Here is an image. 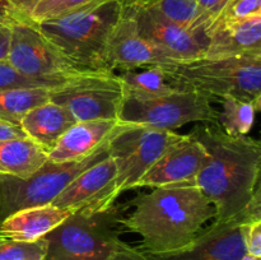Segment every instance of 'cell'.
<instances>
[{
  "label": "cell",
  "instance_id": "12",
  "mask_svg": "<svg viewBox=\"0 0 261 260\" xmlns=\"http://www.w3.org/2000/svg\"><path fill=\"white\" fill-rule=\"evenodd\" d=\"M144 252V251H143ZM148 260H242L246 255L241 222L214 221L185 246L167 252H144Z\"/></svg>",
  "mask_w": 261,
  "mask_h": 260
},
{
  "label": "cell",
  "instance_id": "23",
  "mask_svg": "<svg viewBox=\"0 0 261 260\" xmlns=\"http://www.w3.org/2000/svg\"><path fill=\"white\" fill-rule=\"evenodd\" d=\"M222 111L217 115V122L226 134L242 137L252 129L256 112L261 109V102L244 101L233 96L219 99Z\"/></svg>",
  "mask_w": 261,
  "mask_h": 260
},
{
  "label": "cell",
  "instance_id": "7",
  "mask_svg": "<svg viewBox=\"0 0 261 260\" xmlns=\"http://www.w3.org/2000/svg\"><path fill=\"white\" fill-rule=\"evenodd\" d=\"M5 61L22 75L51 87L94 71L76 65L63 55L30 22L10 23L9 48Z\"/></svg>",
  "mask_w": 261,
  "mask_h": 260
},
{
  "label": "cell",
  "instance_id": "34",
  "mask_svg": "<svg viewBox=\"0 0 261 260\" xmlns=\"http://www.w3.org/2000/svg\"><path fill=\"white\" fill-rule=\"evenodd\" d=\"M12 138H27L19 126L5 124L0 121V140L12 139Z\"/></svg>",
  "mask_w": 261,
  "mask_h": 260
},
{
  "label": "cell",
  "instance_id": "31",
  "mask_svg": "<svg viewBox=\"0 0 261 260\" xmlns=\"http://www.w3.org/2000/svg\"><path fill=\"white\" fill-rule=\"evenodd\" d=\"M228 3L229 0H196V4L200 9L201 17H203L206 36H208L209 28L218 19V17L222 14Z\"/></svg>",
  "mask_w": 261,
  "mask_h": 260
},
{
  "label": "cell",
  "instance_id": "16",
  "mask_svg": "<svg viewBox=\"0 0 261 260\" xmlns=\"http://www.w3.org/2000/svg\"><path fill=\"white\" fill-rule=\"evenodd\" d=\"M172 63L176 61L138 33L135 20L125 10L107 42L106 64L109 70H130L148 65Z\"/></svg>",
  "mask_w": 261,
  "mask_h": 260
},
{
  "label": "cell",
  "instance_id": "14",
  "mask_svg": "<svg viewBox=\"0 0 261 260\" xmlns=\"http://www.w3.org/2000/svg\"><path fill=\"white\" fill-rule=\"evenodd\" d=\"M117 170L111 155L79 173L53 201V205L74 213L84 209H102L115 204Z\"/></svg>",
  "mask_w": 261,
  "mask_h": 260
},
{
  "label": "cell",
  "instance_id": "6",
  "mask_svg": "<svg viewBox=\"0 0 261 260\" xmlns=\"http://www.w3.org/2000/svg\"><path fill=\"white\" fill-rule=\"evenodd\" d=\"M109 145L75 162L46 161L24 178L0 175V222L22 209L53 203L79 173L109 155Z\"/></svg>",
  "mask_w": 261,
  "mask_h": 260
},
{
  "label": "cell",
  "instance_id": "15",
  "mask_svg": "<svg viewBox=\"0 0 261 260\" xmlns=\"http://www.w3.org/2000/svg\"><path fill=\"white\" fill-rule=\"evenodd\" d=\"M133 124L120 120L75 121L47 153V161L55 163L75 162L107 147L115 137Z\"/></svg>",
  "mask_w": 261,
  "mask_h": 260
},
{
  "label": "cell",
  "instance_id": "28",
  "mask_svg": "<svg viewBox=\"0 0 261 260\" xmlns=\"http://www.w3.org/2000/svg\"><path fill=\"white\" fill-rule=\"evenodd\" d=\"M35 87H47L54 88L42 82L33 81L18 73L7 61H0V89L9 88H35Z\"/></svg>",
  "mask_w": 261,
  "mask_h": 260
},
{
  "label": "cell",
  "instance_id": "25",
  "mask_svg": "<svg viewBox=\"0 0 261 260\" xmlns=\"http://www.w3.org/2000/svg\"><path fill=\"white\" fill-rule=\"evenodd\" d=\"M96 2L98 0H41L31 15L30 23L38 24V23L59 19Z\"/></svg>",
  "mask_w": 261,
  "mask_h": 260
},
{
  "label": "cell",
  "instance_id": "30",
  "mask_svg": "<svg viewBox=\"0 0 261 260\" xmlns=\"http://www.w3.org/2000/svg\"><path fill=\"white\" fill-rule=\"evenodd\" d=\"M246 255L261 259V221L241 223Z\"/></svg>",
  "mask_w": 261,
  "mask_h": 260
},
{
  "label": "cell",
  "instance_id": "32",
  "mask_svg": "<svg viewBox=\"0 0 261 260\" xmlns=\"http://www.w3.org/2000/svg\"><path fill=\"white\" fill-rule=\"evenodd\" d=\"M109 260H148L144 252L139 247H133L120 241L119 245L115 247L114 252L111 254Z\"/></svg>",
  "mask_w": 261,
  "mask_h": 260
},
{
  "label": "cell",
  "instance_id": "10",
  "mask_svg": "<svg viewBox=\"0 0 261 260\" xmlns=\"http://www.w3.org/2000/svg\"><path fill=\"white\" fill-rule=\"evenodd\" d=\"M180 135L173 130L133 124L115 137L109 145V154L116 163V195L134 189L166 148Z\"/></svg>",
  "mask_w": 261,
  "mask_h": 260
},
{
  "label": "cell",
  "instance_id": "8",
  "mask_svg": "<svg viewBox=\"0 0 261 260\" xmlns=\"http://www.w3.org/2000/svg\"><path fill=\"white\" fill-rule=\"evenodd\" d=\"M213 99L190 89L150 98L125 94L119 120L127 124L173 130L190 122H217Z\"/></svg>",
  "mask_w": 261,
  "mask_h": 260
},
{
  "label": "cell",
  "instance_id": "21",
  "mask_svg": "<svg viewBox=\"0 0 261 260\" xmlns=\"http://www.w3.org/2000/svg\"><path fill=\"white\" fill-rule=\"evenodd\" d=\"M130 70H122L119 78L124 86L125 94L140 98L161 97L178 91L177 86L167 74L163 65H148Z\"/></svg>",
  "mask_w": 261,
  "mask_h": 260
},
{
  "label": "cell",
  "instance_id": "18",
  "mask_svg": "<svg viewBox=\"0 0 261 260\" xmlns=\"http://www.w3.org/2000/svg\"><path fill=\"white\" fill-rule=\"evenodd\" d=\"M70 212L53 204L22 209L0 222V237L17 241H36L58 227Z\"/></svg>",
  "mask_w": 261,
  "mask_h": 260
},
{
  "label": "cell",
  "instance_id": "24",
  "mask_svg": "<svg viewBox=\"0 0 261 260\" xmlns=\"http://www.w3.org/2000/svg\"><path fill=\"white\" fill-rule=\"evenodd\" d=\"M138 2L148 5L167 20L190 32L206 36L203 17L196 4V0H138Z\"/></svg>",
  "mask_w": 261,
  "mask_h": 260
},
{
  "label": "cell",
  "instance_id": "3",
  "mask_svg": "<svg viewBox=\"0 0 261 260\" xmlns=\"http://www.w3.org/2000/svg\"><path fill=\"white\" fill-rule=\"evenodd\" d=\"M126 0H98L81 10L35 24L37 30L76 65L94 71H111L106 47L112 31L125 13Z\"/></svg>",
  "mask_w": 261,
  "mask_h": 260
},
{
  "label": "cell",
  "instance_id": "19",
  "mask_svg": "<svg viewBox=\"0 0 261 260\" xmlns=\"http://www.w3.org/2000/svg\"><path fill=\"white\" fill-rule=\"evenodd\" d=\"M74 122L75 120L65 107L47 101L31 110L19 126L25 137L47 154Z\"/></svg>",
  "mask_w": 261,
  "mask_h": 260
},
{
  "label": "cell",
  "instance_id": "27",
  "mask_svg": "<svg viewBox=\"0 0 261 260\" xmlns=\"http://www.w3.org/2000/svg\"><path fill=\"white\" fill-rule=\"evenodd\" d=\"M257 14H261V0H229L227 7L214 23L240 20Z\"/></svg>",
  "mask_w": 261,
  "mask_h": 260
},
{
  "label": "cell",
  "instance_id": "29",
  "mask_svg": "<svg viewBox=\"0 0 261 260\" xmlns=\"http://www.w3.org/2000/svg\"><path fill=\"white\" fill-rule=\"evenodd\" d=\"M41 0H0V8L10 22H30Z\"/></svg>",
  "mask_w": 261,
  "mask_h": 260
},
{
  "label": "cell",
  "instance_id": "9",
  "mask_svg": "<svg viewBox=\"0 0 261 260\" xmlns=\"http://www.w3.org/2000/svg\"><path fill=\"white\" fill-rule=\"evenodd\" d=\"M125 91L119 74L93 71L50 89V101L65 107L75 121L119 120Z\"/></svg>",
  "mask_w": 261,
  "mask_h": 260
},
{
  "label": "cell",
  "instance_id": "33",
  "mask_svg": "<svg viewBox=\"0 0 261 260\" xmlns=\"http://www.w3.org/2000/svg\"><path fill=\"white\" fill-rule=\"evenodd\" d=\"M10 40V23L0 24V61H4L8 55Z\"/></svg>",
  "mask_w": 261,
  "mask_h": 260
},
{
  "label": "cell",
  "instance_id": "20",
  "mask_svg": "<svg viewBox=\"0 0 261 260\" xmlns=\"http://www.w3.org/2000/svg\"><path fill=\"white\" fill-rule=\"evenodd\" d=\"M47 161V154L28 138L0 140V175L24 178Z\"/></svg>",
  "mask_w": 261,
  "mask_h": 260
},
{
  "label": "cell",
  "instance_id": "36",
  "mask_svg": "<svg viewBox=\"0 0 261 260\" xmlns=\"http://www.w3.org/2000/svg\"><path fill=\"white\" fill-rule=\"evenodd\" d=\"M242 260H260V259H257V257H254V256H250V255H245Z\"/></svg>",
  "mask_w": 261,
  "mask_h": 260
},
{
  "label": "cell",
  "instance_id": "5",
  "mask_svg": "<svg viewBox=\"0 0 261 260\" xmlns=\"http://www.w3.org/2000/svg\"><path fill=\"white\" fill-rule=\"evenodd\" d=\"M126 204L71 213L43 239L45 260H109L121 241Z\"/></svg>",
  "mask_w": 261,
  "mask_h": 260
},
{
  "label": "cell",
  "instance_id": "26",
  "mask_svg": "<svg viewBox=\"0 0 261 260\" xmlns=\"http://www.w3.org/2000/svg\"><path fill=\"white\" fill-rule=\"evenodd\" d=\"M47 241H17L0 237V260H45Z\"/></svg>",
  "mask_w": 261,
  "mask_h": 260
},
{
  "label": "cell",
  "instance_id": "22",
  "mask_svg": "<svg viewBox=\"0 0 261 260\" xmlns=\"http://www.w3.org/2000/svg\"><path fill=\"white\" fill-rule=\"evenodd\" d=\"M50 89L47 87L0 89V121L19 126L31 110L50 101Z\"/></svg>",
  "mask_w": 261,
  "mask_h": 260
},
{
  "label": "cell",
  "instance_id": "1",
  "mask_svg": "<svg viewBox=\"0 0 261 260\" xmlns=\"http://www.w3.org/2000/svg\"><path fill=\"white\" fill-rule=\"evenodd\" d=\"M191 134L208 153L194 184L213 204L214 221L237 218L260 186V142L247 135L231 137L218 122L198 125Z\"/></svg>",
  "mask_w": 261,
  "mask_h": 260
},
{
  "label": "cell",
  "instance_id": "2",
  "mask_svg": "<svg viewBox=\"0 0 261 260\" xmlns=\"http://www.w3.org/2000/svg\"><path fill=\"white\" fill-rule=\"evenodd\" d=\"M133 212L122 218L124 229L142 237L144 252H167L193 241L216 209L195 184L153 188L126 204Z\"/></svg>",
  "mask_w": 261,
  "mask_h": 260
},
{
  "label": "cell",
  "instance_id": "13",
  "mask_svg": "<svg viewBox=\"0 0 261 260\" xmlns=\"http://www.w3.org/2000/svg\"><path fill=\"white\" fill-rule=\"evenodd\" d=\"M208 158L204 145L193 134L180 135L171 143L134 189L194 184Z\"/></svg>",
  "mask_w": 261,
  "mask_h": 260
},
{
  "label": "cell",
  "instance_id": "4",
  "mask_svg": "<svg viewBox=\"0 0 261 260\" xmlns=\"http://www.w3.org/2000/svg\"><path fill=\"white\" fill-rule=\"evenodd\" d=\"M173 83L211 99L233 96L244 101L261 102V51L227 58L162 64Z\"/></svg>",
  "mask_w": 261,
  "mask_h": 260
},
{
  "label": "cell",
  "instance_id": "35",
  "mask_svg": "<svg viewBox=\"0 0 261 260\" xmlns=\"http://www.w3.org/2000/svg\"><path fill=\"white\" fill-rule=\"evenodd\" d=\"M9 23H12V22L8 19V17L4 14V12L2 10V8H0V24H9Z\"/></svg>",
  "mask_w": 261,
  "mask_h": 260
},
{
  "label": "cell",
  "instance_id": "17",
  "mask_svg": "<svg viewBox=\"0 0 261 260\" xmlns=\"http://www.w3.org/2000/svg\"><path fill=\"white\" fill-rule=\"evenodd\" d=\"M261 51V14L217 22L208 31L204 58H227Z\"/></svg>",
  "mask_w": 261,
  "mask_h": 260
},
{
  "label": "cell",
  "instance_id": "11",
  "mask_svg": "<svg viewBox=\"0 0 261 260\" xmlns=\"http://www.w3.org/2000/svg\"><path fill=\"white\" fill-rule=\"evenodd\" d=\"M125 10L135 20L138 33L176 63L195 60L205 54L208 46L205 35L193 33L170 22L138 0H126Z\"/></svg>",
  "mask_w": 261,
  "mask_h": 260
}]
</instances>
